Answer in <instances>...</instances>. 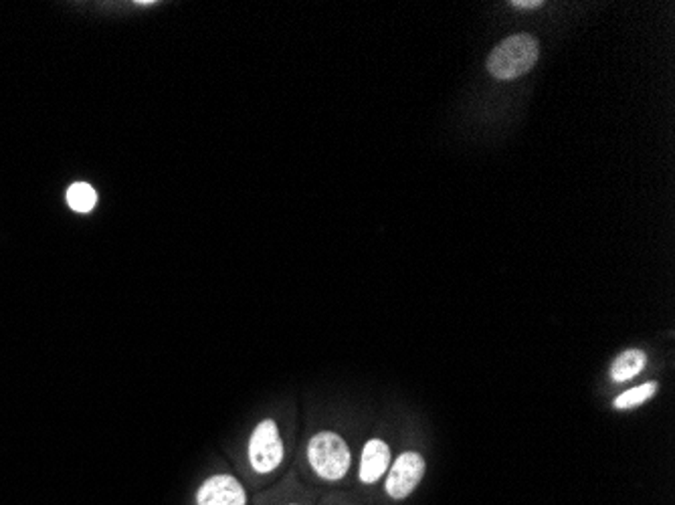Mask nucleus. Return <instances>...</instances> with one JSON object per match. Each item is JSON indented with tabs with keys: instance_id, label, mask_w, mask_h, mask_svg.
Instances as JSON below:
<instances>
[{
	"instance_id": "423d86ee",
	"label": "nucleus",
	"mask_w": 675,
	"mask_h": 505,
	"mask_svg": "<svg viewBox=\"0 0 675 505\" xmlns=\"http://www.w3.org/2000/svg\"><path fill=\"white\" fill-rule=\"evenodd\" d=\"M390 449L385 441L370 439L362 451L360 461V481L377 483L388 471Z\"/></svg>"
},
{
	"instance_id": "0eeeda50",
	"label": "nucleus",
	"mask_w": 675,
	"mask_h": 505,
	"mask_svg": "<svg viewBox=\"0 0 675 505\" xmlns=\"http://www.w3.org/2000/svg\"><path fill=\"white\" fill-rule=\"evenodd\" d=\"M645 364H647V356L643 350L629 348L625 352H621L611 364L612 383H627V380L635 378L639 372L645 368Z\"/></svg>"
},
{
	"instance_id": "20e7f679",
	"label": "nucleus",
	"mask_w": 675,
	"mask_h": 505,
	"mask_svg": "<svg viewBox=\"0 0 675 505\" xmlns=\"http://www.w3.org/2000/svg\"><path fill=\"white\" fill-rule=\"evenodd\" d=\"M425 475V459L415 453V451H406L398 457L390 471L386 475V493L393 500H405L415 491V487L421 483Z\"/></svg>"
},
{
	"instance_id": "1a4fd4ad",
	"label": "nucleus",
	"mask_w": 675,
	"mask_h": 505,
	"mask_svg": "<svg viewBox=\"0 0 675 505\" xmlns=\"http://www.w3.org/2000/svg\"><path fill=\"white\" fill-rule=\"evenodd\" d=\"M97 202V192L85 182H75L67 190V205L75 212H90Z\"/></svg>"
},
{
	"instance_id": "9b49d317",
	"label": "nucleus",
	"mask_w": 675,
	"mask_h": 505,
	"mask_svg": "<svg viewBox=\"0 0 675 505\" xmlns=\"http://www.w3.org/2000/svg\"><path fill=\"white\" fill-rule=\"evenodd\" d=\"M289 505H298V503H289Z\"/></svg>"
},
{
	"instance_id": "f257e3e1",
	"label": "nucleus",
	"mask_w": 675,
	"mask_h": 505,
	"mask_svg": "<svg viewBox=\"0 0 675 505\" xmlns=\"http://www.w3.org/2000/svg\"><path fill=\"white\" fill-rule=\"evenodd\" d=\"M538 53L540 45L536 37L526 33L512 34V37L504 39L490 53V57H487V71L495 79L512 82V79L526 75L538 63Z\"/></svg>"
},
{
	"instance_id": "6e6552de",
	"label": "nucleus",
	"mask_w": 675,
	"mask_h": 505,
	"mask_svg": "<svg viewBox=\"0 0 675 505\" xmlns=\"http://www.w3.org/2000/svg\"><path fill=\"white\" fill-rule=\"evenodd\" d=\"M655 393H657V383H645L641 386L629 388V391H625L623 394H619L615 398V403H612V406H615L617 411L635 409V406H641L643 403L651 401Z\"/></svg>"
},
{
	"instance_id": "7ed1b4c3",
	"label": "nucleus",
	"mask_w": 675,
	"mask_h": 505,
	"mask_svg": "<svg viewBox=\"0 0 675 505\" xmlns=\"http://www.w3.org/2000/svg\"><path fill=\"white\" fill-rule=\"evenodd\" d=\"M249 461L257 473H271L283 461V441L278 422L268 419L259 422L249 441Z\"/></svg>"
},
{
	"instance_id": "f03ea898",
	"label": "nucleus",
	"mask_w": 675,
	"mask_h": 505,
	"mask_svg": "<svg viewBox=\"0 0 675 505\" xmlns=\"http://www.w3.org/2000/svg\"><path fill=\"white\" fill-rule=\"evenodd\" d=\"M308 459L314 471L328 481H338L348 473L352 457L346 441L332 431H322L308 445Z\"/></svg>"
},
{
	"instance_id": "39448f33",
	"label": "nucleus",
	"mask_w": 675,
	"mask_h": 505,
	"mask_svg": "<svg viewBox=\"0 0 675 505\" xmlns=\"http://www.w3.org/2000/svg\"><path fill=\"white\" fill-rule=\"evenodd\" d=\"M199 505H247L243 485L233 475H212L197 491Z\"/></svg>"
},
{
	"instance_id": "9d476101",
	"label": "nucleus",
	"mask_w": 675,
	"mask_h": 505,
	"mask_svg": "<svg viewBox=\"0 0 675 505\" xmlns=\"http://www.w3.org/2000/svg\"><path fill=\"white\" fill-rule=\"evenodd\" d=\"M542 5H544L542 0H514L512 3V6L516 8H540Z\"/></svg>"
}]
</instances>
